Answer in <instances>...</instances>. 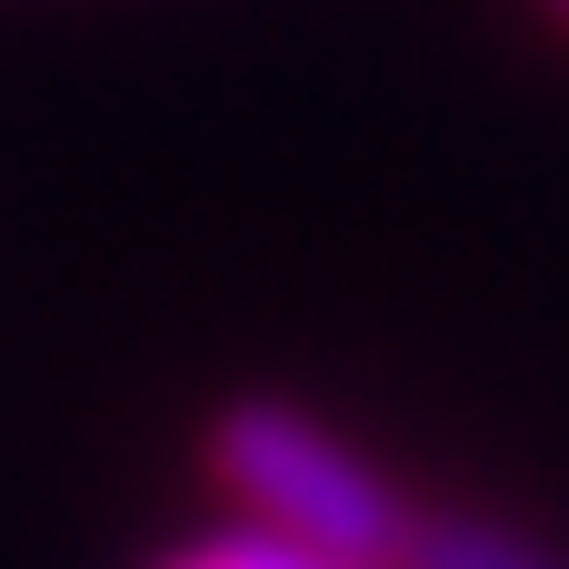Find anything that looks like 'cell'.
I'll use <instances>...</instances> for the list:
<instances>
[{
	"mask_svg": "<svg viewBox=\"0 0 569 569\" xmlns=\"http://www.w3.org/2000/svg\"><path fill=\"white\" fill-rule=\"evenodd\" d=\"M210 470L240 490L250 520L290 530V540H320L340 560H380L400 569V540H410V500L350 450L330 440L310 410H280V400H240L210 420Z\"/></svg>",
	"mask_w": 569,
	"mask_h": 569,
	"instance_id": "1",
	"label": "cell"
},
{
	"mask_svg": "<svg viewBox=\"0 0 569 569\" xmlns=\"http://www.w3.org/2000/svg\"><path fill=\"white\" fill-rule=\"evenodd\" d=\"M160 569H380V560H340V550H320V540H290V530H220V540H190V550H170Z\"/></svg>",
	"mask_w": 569,
	"mask_h": 569,
	"instance_id": "3",
	"label": "cell"
},
{
	"mask_svg": "<svg viewBox=\"0 0 569 569\" xmlns=\"http://www.w3.org/2000/svg\"><path fill=\"white\" fill-rule=\"evenodd\" d=\"M400 569H569V560L520 540V530H500V520H410Z\"/></svg>",
	"mask_w": 569,
	"mask_h": 569,
	"instance_id": "2",
	"label": "cell"
},
{
	"mask_svg": "<svg viewBox=\"0 0 569 569\" xmlns=\"http://www.w3.org/2000/svg\"><path fill=\"white\" fill-rule=\"evenodd\" d=\"M550 10H560V20H569V0H550Z\"/></svg>",
	"mask_w": 569,
	"mask_h": 569,
	"instance_id": "4",
	"label": "cell"
}]
</instances>
